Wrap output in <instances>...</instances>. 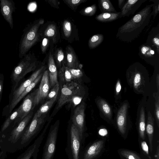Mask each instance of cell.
Masks as SVG:
<instances>
[{
    "mask_svg": "<svg viewBox=\"0 0 159 159\" xmlns=\"http://www.w3.org/2000/svg\"><path fill=\"white\" fill-rule=\"evenodd\" d=\"M152 6V4L146 5L120 27L116 38L126 43L131 42L137 38L150 22Z\"/></svg>",
    "mask_w": 159,
    "mask_h": 159,
    "instance_id": "cell-1",
    "label": "cell"
},
{
    "mask_svg": "<svg viewBox=\"0 0 159 159\" xmlns=\"http://www.w3.org/2000/svg\"><path fill=\"white\" fill-rule=\"evenodd\" d=\"M128 85L138 94H144L148 91L150 82L149 75L144 66L139 62L131 65L126 71Z\"/></svg>",
    "mask_w": 159,
    "mask_h": 159,
    "instance_id": "cell-2",
    "label": "cell"
},
{
    "mask_svg": "<svg viewBox=\"0 0 159 159\" xmlns=\"http://www.w3.org/2000/svg\"><path fill=\"white\" fill-rule=\"evenodd\" d=\"M44 21L42 19L36 20L24 29L19 44L20 58H22L39 40V28Z\"/></svg>",
    "mask_w": 159,
    "mask_h": 159,
    "instance_id": "cell-3",
    "label": "cell"
},
{
    "mask_svg": "<svg viewBox=\"0 0 159 159\" xmlns=\"http://www.w3.org/2000/svg\"><path fill=\"white\" fill-rule=\"evenodd\" d=\"M39 64V62L33 54L30 52L25 55L14 69L12 77L16 84L27 74L34 70Z\"/></svg>",
    "mask_w": 159,
    "mask_h": 159,
    "instance_id": "cell-4",
    "label": "cell"
},
{
    "mask_svg": "<svg viewBox=\"0 0 159 159\" xmlns=\"http://www.w3.org/2000/svg\"><path fill=\"white\" fill-rule=\"evenodd\" d=\"M80 86L75 82L71 81L64 84L62 88L57 109L62 107L66 103L72 102L76 105L82 98Z\"/></svg>",
    "mask_w": 159,
    "mask_h": 159,
    "instance_id": "cell-5",
    "label": "cell"
},
{
    "mask_svg": "<svg viewBox=\"0 0 159 159\" xmlns=\"http://www.w3.org/2000/svg\"><path fill=\"white\" fill-rule=\"evenodd\" d=\"M82 141L78 129L72 123L67 137L66 151L68 159H80Z\"/></svg>",
    "mask_w": 159,
    "mask_h": 159,
    "instance_id": "cell-6",
    "label": "cell"
},
{
    "mask_svg": "<svg viewBox=\"0 0 159 159\" xmlns=\"http://www.w3.org/2000/svg\"><path fill=\"white\" fill-rule=\"evenodd\" d=\"M44 122L43 116L38 117L36 113L32 120L21 136V144H27L36 136Z\"/></svg>",
    "mask_w": 159,
    "mask_h": 159,
    "instance_id": "cell-7",
    "label": "cell"
},
{
    "mask_svg": "<svg viewBox=\"0 0 159 159\" xmlns=\"http://www.w3.org/2000/svg\"><path fill=\"white\" fill-rule=\"evenodd\" d=\"M58 125L52 126L50 129L43 147L42 159H53L56 149Z\"/></svg>",
    "mask_w": 159,
    "mask_h": 159,
    "instance_id": "cell-8",
    "label": "cell"
},
{
    "mask_svg": "<svg viewBox=\"0 0 159 159\" xmlns=\"http://www.w3.org/2000/svg\"><path fill=\"white\" fill-rule=\"evenodd\" d=\"M139 55L146 62L154 66L159 64V53L155 48L146 44L141 45L139 47Z\"/></svg>",
    "mask_w": 159,
    "mask_h": 159,
    "instance_id": "cell-9",
    "label": "cell"
},
{
    "mask_svg": "<svg viewBox=\"0 0 159 159\" xmlns=\"http://www.w3.org/2000/svg\"><path fill=\"white\" fill-rule=\"evenodd\" d=\"M85 103L82 102L75 109L72 117L73 124L76 127L83 141L84 130Z\"/></svg>",
    "mask_w": 159,
    "mask_h": 159,
    "instance_id": "cell-10",
    "label": "cell"
},
{
    "mask_svg": "<svg viewBox=\"0 0 159 159\" xmlns=\"http://www.w3.org/2000/svg\"><path fill=\"white\" fill-rule=\"evenodd\" d=\"M0 2L1 13L12 29L13 21L12 14L15 10V3L12 0H1Z\"/></svg>",
    "mask_w": 159,
    "mask_h": 159,
    "instance_id": "cell-11",
    "label": "cell"
},
{
    "mask_svg": "<svg viewBox=\"0 0 159 159\" xmlns=\"http://www.w3.org/2000/svg\"><path fill=\"white\" fill-rule=\"evenodd\" d=\"M49 86L48 72V70H46L43 74L39 87L38 89V93L35 102V107L47 97L49 92Z\"/></svg>",
    "mask_w": 159,
    "mask_h": 159,
    "instance_id": "cell-12",
    "label": "cell"
},
{
    "mask_svg": "<svg viewBox=\"0 0 159 159\" xmlns=\"http://www.w3.org/2000/svg\"><path fill=\"white\" fill-rule=\"evenodd\" d=\"M46 68L44 65L42 66L34 72L29 79L22 83L17 89L14 91L12 99L10 106L16 101L26 88L33 82L41 73H42Z\"/></svg>",
    "mask_w": 159,
    "mask_h": 159,
    "instance_id": "cell-13",
    "label": "cell"
},
{
    "mask_svg": "<svg viewBox=\"0 0 159 159\" xmlns=\"http://www.w3.org/2000/svg\"><path fill=\"white\" fill-rule=\"evenodd\" d=\"M54 49L51 46L48 57V66L49 83L50 86H54L58 84L57 68L53 58Z\"/></svg>",
    "mask_w": 159,
    "mask_h": 159,
    "instance_id": "cell-14",
    "label": "cell"
},
{
    "mask_svg": "<svg viewBox=\"0 0 159 159\" xmlns=\"http://www.w3.org/2000/svg\"><path fill=\"white\" fill-rule=\"evenodd\" d=\"M127 101L124 102L119 109L116 115V122L120 132L124 134L126 131L127 114L129 107Z\"/></svg>",
    "mask_w": 159,
    "mask_h": 159,
    "instance_id": "cell-15",
    "label": "cell"
},
{
    "mask_svg": "<svg viewBox=\"0 0 159 159\" xmlns=\"http://www.w3.org/2000/svg\"><path fill=\"white\" fill-rule=\"evenodd\" d=\"M38 93V89L29 94L24 99L20 106L21 116L20 120L27 116L34 108L35 98Z\"/></svg>",
    "mask_w": 159,
    "mask_h": 159,
    "instance_id": "cell-16",
    "label": "cell"
},
{
    "mask_svg": "<svg viewBox=\"0 0 159 159\" xmlns=\"http://www.w3.org/2000/svg\"><path fill=\"white\" fill-rule=\"evenodd\" d=\"M145 101L144 99H143L139 105L137 117L139 135L140 138L143 140L145 139L146 129Z\"/></svg>",
    "mask_w": 159,
    "mask_h": 159,
    "instance_id": "cell-17",
    "label": "cell"
},
{
    "mask_svg": "<svg viewBox=\"0 0 159 159\" xmlns=\"http://www.w3.org/2000/svg\"><path fill=\"white\" fill-rule=\"evenodd\" d=\"M147 0H127L120 11L119 18L128 17L133 15L139 8L142 4Z\"/></svg>",
    "mask_w": 159,
    "mask_h": 159,
    "instance_id": "cell-18",
    "label": "cell"
},
{
    "mask_svg": "<svg viewBox=\"0 0 159 159\" xmlns=\"http://www.w3.org/2000/svg\"><path fill=\"white\" fill-rule=\"evenodd\" d=\"M33 112L31 111L27 116L21 120L18 125L12 131L11 139L14 142H16L21 137L27 124L31 118Z\"/></svg>",
    "mask_w": 159,
    "mask_h": 159,
    "instance_id": "cell-19",
    "label": "cell"
},
{
    "mask_svg": "<svg viewBox=\"0 0 159 159\" xmlns=\"http://www.w3.org/2000/svg\"><path fill=\"white\" fill-rule=\"evenodd\" d=\"M104 143L103 140H100L91 144L85 151L82 159H93L100 152Z\"/></svg>",
    "mask_w": 159,
    "mask_h": 159,
    "instance_id": "cell-20",
    "label": "cell"
},
{
    "mask_svg": "<svg viewBox=\"0 0 159 159\" xmlns=\"http://www.w3.org/2000/svg\"><path fill=\"white\" fill-rule=\"evenodd\" d=\"M45 133L44 131L42 132L34 143L28 148L21 159H30L32 157L38 155L39 148L44 138Z\"/></svg>",
    "mask_w": 159,
    "mask_h": 159,
    "instance_id": "cell-21",
    "label": "cell"
},
{
    "mask_svg": "<svg viewBox=\"0 0 159 159\" xmlns=\"http://www.w3.org/2000/svg\"><path fill=\"white\" fill-rule=\"evenodd\" d=\"M65 64L68 68L76 69L79 67V64L76 54L72 47L67 46L66 48Z\"/></svg>",
    "mask_w": 159,
    "mask_h": 159,
    "instance_id": "cell-22",
    "label": "cell"
},
{
    "mask_svg": "<svg viewBox=\"0 0 159 159\" xmlns=\"http://www.w3.org/2000/svg\"><path fill=\"white\" fill-rule=\"evenodd\" d=\"M146 44L155 48L159 53V26L151 30L148 37Z\"/></svg>",
    "mask_w": 159,
    "mask_h": 159,
    "instance_id": "cell-23",
    "label": "cell"
},
{
    "mask_svg": "<svg viewBox=\"0 0 159 159\" xmlns=\"http://www.w3.org/2000/svg\"><path fill=\"white\" fill-rule=\"evenodd\" d=\"M154 119L152 113L148 111L147 113V120L146 126V132L148 135L151 152L152 151V141L154 133Z\"/></svg>",
    "mask_w": 159,
    "mask_h": 159,
    "instance_id": "cell-24",
    "label": "cell"
},
{
    "mask_svg": "<svg viewBox=\"0 0 159 159\" xmlns=\"http://www.w3.org/2000/svg\"><path fill=\"white\" fill-rule=\"evenodd\" d=\"M43 73H41L22 92L16 101L11 105L10 106L9 112H11L16 105L28 93L30 92L33 89L39 82L42 77Z\"/></svg>",
    "mask_w": 159,
    "mask_h": 159,
    "instance_id": "cell-25",
    "label": "cell"
},
{
    "mask_svg": "<svg viewBox=\"0 0 159 159\" xmlns=\"http://www.w3.org/2000/svg\"><path fill=\"white\" fill-rule=\"evenodd\" d=\"M97 104L102 113L106 117L111 120L112 118L111 108L108 103L104 99L100 98L97 101Z\"/></svg>",
    "mask_w": 159,
    "mask_h": 159,
    "instance_id": "cell-26",
    "label": "cell"
},
{
    "mask_svg": "<svg viewBox=\"0 0 159 159\" xmlns=\"http://www.w3.org/2000/svg\"><path fill=\"white\" fill-rule=\"evenodd\" d=\"M57 27L53 23L48 25L43 32V36L49 38L52 43H56L57 41Z\"/></svg>",
    "mask_w": 159,
    "mask_h": 159,
    "instance_id": "cell-27",
    "label": "cell"
},
{
    "mask_svg": "<svg viewBox=\"0 0 159 159\" xmlns=\"http://www.w3.org/2000/svg\"><path fill=\"white\" fill-rule=\"evenodd\" d=\"M120 12L117 13H103L97 16L96 20L101 22H111L118 19Z\"/></svg>",
    "mask_w": 159,
    "mask_h": 159,
    "instance_id": "cell-28",
    "label": "cell"
},
{
    "mask_svg": "<svg viewBox=\"0 0 159 159\" xmlns=\"http://www.w3.org/2000/svg\"><path fill=\"white\" fill-rule=\"evenodd\" d=\"M55 47L54 49L53 58L57 68L59 69L65 63V55L62 48Z\"/></svg>",
    "mask_w": 159,
    "mask_h": 159,
    "instance_id": "cell-29",
    "label": "cell"
},
{
    "mask_svg": "<svg viewBox=\"0 0 159 159\" xmlns=\"http://www.w3.org/2000/svg\"><path fill=\"white\" fill-rule=\"evenodd\" d=\"M98 6L102 13L117 12L109 0H99Z\"/></svg>",
    "mask_w": 159,
    "mask_h": 159,
    "instance_id": "cell-30",
    "label": "cell"
},
{
    "mask_svg": "<svg viewBox=\"0 0 159 159\" xmlns=\"http://www.w3.org/2000/svg\"><path fill=\"white\" fill-rule=\"evenodd\" d=\"M58 74L60 79L63 82H69L73 79L68 67L65 63L59 69Z\"/></svg>",
    "mask_w": 159,
    "mask_h": 159,
    "instance_id": "cell-31",
    "label": "cell"
},
{
    "mask_svg": "<svg viewBox=\"0 0 159 159\" xmlns=\"http://www.w3.org/2000/svg\"><path fill=\"white\" fill-rule=\"evenodd\" d=\"M21 116V110L20 107V106L15 111L13 112L6 120L2 126L1 129L2 131L3 132L5 130L13 121L17 118H20Z\"/></svg>",
    "mask_w": 159,
    "mask_h": 159,
    "instance_id": "cell-32",
    "label": "cell"
},
{
    "mask_svg": "<svg viewBox=\"0 0 159 159\" xmlns=\"http://www.w3.org/2000/svg\"><path fill=\"white\" fill-rule=\"evenodd\" d=\"M57 98V97H56L49 100L40 107L36 112L38 117H39L43 116L48 111L56 100Z\"/></svg>",
    "mask_w": 159,
    "mask_h": 159,
    "instance_id": "cell-33",
    "label": "cell"
},
{
    "mask_svg": "<svg viewBox=\"0 0 159 159\" xmlns=\"http://www.w3.org/2000/svg\"><path fill=\"white\" fill-rule=\"evenodd\" d=\"M103 39V35L102 34L93 35L89 40L88 45L89 48L93 49L97 47L102 42Z\"/></svg>",
    "mask_w": 159,
    "mask_h": 159,
    "instance_id": "cell-34",
    "label": "cell"
},
{
    "mask_svg": "<svg viewBox=\"0 0 159 159\" xmlns=\"http://www.w3.org/2000/svg\"><path fill=\"white\" fill-rule=\"evenodd\" d=\"M96 9V5L95 4H94L82 9L80 12L83 15L91 16L95 14Z\"/></svg>",
    "mask_w": 159,
    "mask_h": 159,
    "instance_id": "cell-35",
    "label": "cell"
},
{
    "mask_svg": "<svg viewBox=\"0 0 159 159\" xmlns=\"http://www.w3.org/2000/svg\"><path fill=\"white\" fill-rule=\"evenodd\" d=\"M63 1L72 10L75 11L80 4L86 2L87 0H63Z\"/></svg>",
    "mask_w": 159,
    "mask_h": 159,
    "instance_id": "cell-36",
    "label": "cell"
},
{
    "mask_svg": "<svg viewBox=\"0 0 159 159\" xmlns=\"http://www.w3.org/2000/svg\"><path fill=\"white\" fill-rule=\"evenodd\" d=\"M63 30L65 36L67 38L69 37L72 33L71 25L70 21L67 20L64 21Z\"/></svg>",
    "mask_w": 159,
    "mask_h": 159,
    "instance_id": "cell-37",
    "label": "cell"
},
{
    "mask_svg": "<svg viewBox=\"0 0 159 159\" xmlns=\"http://www.w3.org/2000/svg\"><path fill=\"white\" fill-rule=\"evenodd\" d=\"M155 99V115L156 121L158 127H159V92L154 94Z\"/></svg>",
    "mask_w": 159,
    "mask_h": 159,
    "instance_id": "cell-38",
    "label": "cell"
},
{
    "mask_svg": "<svg viewBox=\"0 0 159 159\" xmlns=\"http://www.w3.org/2000/svg\"><path fill=\"white\" fill-rule=\"evenodd\" d=\"M120 153L127 159H141L137 154L130 151L123 150Z\"/></svg>",
    "mask_w": 159,
    "mask_h": 159,
    "instance_id": "cell-39",
    "label": "cell"
},
{
    "mask_svg": "<svg viewBox=\"0 0 159 159\" xmlns=\"http://www.w3.org/2000/svg\"><path fill=\"white\" fill-rule=\"evenodd\" d=\"M73 79H78L81 77L83 75L81 70L78 68L72 69L68 68Z\"/></svg>",
    "mask_w": 159,
    "mask_h": 159,
    "instance_id": "cell-40",
    "label": "cell"
},
{
    "mask_svg": "<svg viewBox=\"0 0 159 159\" xmlns=\"http://www.w3.org/2000/svg\"><path fill=\"white\" fill-rule=\"evenodd\" d=\"M59 89V84L54 85L50 91L48 93L47 96L49 100L57 97Z\"/></svg>",
    "mask_w": 159,
    "mask_h": 159,
    "instance_id": "cell-41",
    "label": "cell"
},
{
    "mask_svg": "<svg viewBox=\"0 0 159 159\" xmlns=\"http://www.w3.org/2000/svg\"><path fill=\"white\" fill-rule=\"evenodd\" d=\"M150 1L153 2L152 6L153 10L151 12V14L155 18L159 13V0H151Z\"/></svg>",
    "mask_w": 159,
    "mask_h": 159,
    "instance_id": "cell-42",
    "label": "cell"
},
{
    "mask_svg": "<svg viewBox=\"0 0 159 159\" xmlns=\"http://www.w3.org/2000/svg\"><path fill=\"white\" fill-rule=\"evenodd\" d=\"M50 39L47 37H43L41 43V50L43 53L46 51L49 46Z\"/></svg>",
    "mask_w": 159,
    "mask_h": 159,
    "instance_id": "cell-43",
    "label": "cell"
},
{
    "mask_svg": "<svg viewBox=\"0 0 159 159\" xmlns=\"http://www.w3.org/2000/svg\"><path fill=\"white\" fill-rule=\"evenodd\" d=\"M46 1L51 6L55 8H59L60 2L56 0H48Z\"/></svg>",
    "mask_w": 159,
    "mask_h": 159,
    "instance_id": "cell-44",
    "label": "cell"
},
{
    "mask_svg": "<svg viewBox=\"0 0 159 159\" xmlns=\"http://www.w3.org/2000/svg\"><path fill=\"white\" fill-rule=\"evenodd\" d=\"M141 144L142 150L146 155L150 158V157L149 156V154L148 147L146 142L145 141H142Z\"/></svg>",
    "mask_w": 159,
    "mask_h": 159,
    "instance_id": "cell-45",
    "label": "cell"
},
{
    "mask_svg": "<svg viewBox=\"0 0 159 159\" xmlns=\"http://www.w3.org/2000/svg\"><path fill=\"white\" fill-rule=\"evenodd\" d=\"M121 84L119 80L117 81L115 87V93L116 96H118L121 91Z\"/></svg>",
    "mask_w": 159,
    "mask_h": 159,
    "instance_id": "cell-46",
    "label": "cell"
},
{
    "mask_svg": "<svg viewBox=\"0 0 159 159\" xmlns=\"http://www.w3.org/2000/svg\"><path fill=\"white\" fill-rule=\"evenodd\" d=\"M3 74L0 75V103L2 97V92L3 90Z\"/></svg>",
    "mask_w": 159,
    "mask_h": 159,
    "instance_id": "cell-47",
    "label": "cell"
},
{
    "mask_svg": "<svg viewBox=\"0 0 159 159\" xmlns=\"http://www.w3.org/2000/svg\"><path fill=\"white\" fill-rule=\"evenodd\" d=\"M98 133L100 135L104 136L107 134V131L105 129H102L99 130Z\"/></svg>",
    "mask_w": 159,
    "mask_h": 159,
    "instance_id": "cell-48",
    "label": "cell"
},
{
    "mask_svg": "<svg viewBox=\"0 0 159 159\" xmlns=\"http://www.w3.org/2000/svg\"><path fill=\"white\" fill-rule=\"evenodd\" d=\"M118 5L119 7L121 10L123 7L126 0H118Z\"/></svg>",
    "mask_w": 159,
    "mask_h": 159,
    "instance_id": "cell-49",
    "label": "cell"
},
{
    "mask_svg": "<svg viewBox=\"0 0 159 159\" xmlns=\"http://www.w3.org/2000/svg\"><path fill=\"white\" fill-rule=\"evenodd\" d=\"M155 159H159V145L157 146V151L156 152V155L155 156Z\"/></svg>",
    "mask_w": 159,
    "mask_h": 159,
    "instance_id": "cell-50",
    "label": "cell"
},
{
    "mask_svg": "<svg viewBox=\"0 0 159 159\" xmlns=\"http://www.w3.org/2000/svg\"><path fill=\"white\" fill-rule=\"evenodd\" d=\"M159 74H157V77H156V84H157V92H159Z\"/></svg>",
    "mask_w": 159,
    "mask_h": 159,
    "instance_id": "cell-51",
    "label": "cell"
}]
</instances>
